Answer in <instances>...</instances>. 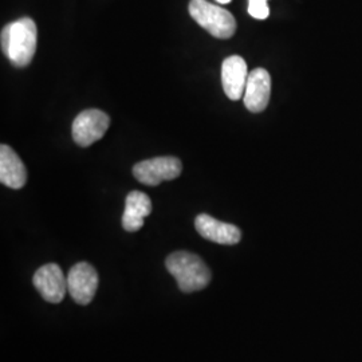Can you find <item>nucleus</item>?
Returning a JSON list of instances; mask_svg holds the SVG:
<instances>
[{"instance_id":"obj_1","label":"nucleus","mask_w":362,"mask_h":362,"mask_svg":"<svg viewBox=\"0 0 362 362\" xmlns=\"http://www.w3.org/2000/svg\"><path fill=\"white\" fill-rule=\"evenodd\" d=\"M1 50L16 67L31 64L38 43V30L31 18H22L1 30Z\"/></svg>"},{"instance_id":"obj_2","label":"nucleus","mask_w":362,"mask_h":362,"mask_svg":"<svg viewBox=\"0 0 362 362\" xmlns=\"http://www.w3.org/2000/svg\"><path fill=\"white\" fill-rule=\"evenodd\" d=\"M165 264L184 293L203 290L211 282V272L207 264L199 255L192 252H173L167 258Z\"/></svg>"},{"instance_id":"obj_3","label":"nucleus","mask_w":362,"mask_h":362,"mask_svg":"<svg viewBox=\"0 0 362 362\" xmlns=\"http://www.w3.org/2000/svg\"><path fill=\"white\" fill-rule=\"evenodd\" d=\"M189 13L199 26L215 38H231L236 31V21L233 13L207 0H191Z\"/></svg>"},{"instance_id":"obj_4","label":"nucleus","mask_w":362,"mask_h":362,"mask_svg":"<svg viewBox=\"0 0 362 362\" xmlns=\"http://www.w3.org/2000/svg\"><path fill=\"white\" fill-rule=\"evenodd\" d=\"M182 164L177 157H155L144 160L133 167V175L145 185L155 187L163 181L175 180L180 176Z\"/></svg>"},{"instance_id":"obj_5","label":"nucleus","mask_w":362,"mask_h":362,"mask_svg":"<svg viewBox=\"0 0 362 362\" xmlns=\"http://www.w3.org/2000/svg\"><path fill=\"white\" fill-rule=\"evenodd\" d=\"M110 125L109 116L98 109H88L78 115L73 122V140L79 146H90L101 140Z\"/></svg>"},{"instance_id":"obj_6","label":"nucleus","mask_w":362,"mask_h":362,"mask_svg":"<svg viewBox=\"0 0 362 362\" xmlns=\"http://www.w3.org/2000/svg\"><path fill=\"white\" fill-rule=\"evenodd\" d=\"M98 288V274L95 269L81 262L70 269L67 274V291L79 305H88Z\"/></svg>"},{"instance_id":"obj_7","label":"nucleus","mask_w":362,"mask_h":362,"mask_svg":"<svg viewBox=\"0 0 362 362\" xmlns=\"http://www.w3.org/2000/svg\"><path fill=\"white\" fill-rule=\"evenodd\" d=\"M33 282L45 300L50 303L64 300L67 291V276L58 264L49 263L42 266L35 272Z\"/></svg>"},{"instance_id":"obj_8","label":"nucleus","mask_w":362,"mask_h":362,"mask_svg":"<svg viewBox=\"0 0 362 362\" xmlns=\"http://www.w3.org/2000/svg\"><path fill=\"white\" fill-rule=\"evenodd\" d=\"M272 77L267 70L255 69L248 74L243 103L252 113L263 112L270 103Z\"/></svg>"},{"instance_id":"obj_9","label":"nucleus","mask_w":362,"mask_h":362,"mask_svg":"<svg viewBox=\"0 0 362 362\" xmlns=\"http://www.w3.org/2000/svg\"><path fill=\"white\" fill-rule=\"evenodd\" d=\"M248 74L246 61L242 57L233 55L224 59L221 65V85L230 100L238 101L245 95Z\"/></svg>"},{"instance_id":"obj_10","label":"nucleus","mask_w":362,"mask_h":362,"mask_svg":"<svg viewBox=\"0 0 362 362\" xmlns=\"http://www.w3.org/2000/svg\"><path fill=\"white\" fill-rule=\"evenodd\" d=\"M194 227L204 239L218 245L231 246L239 243L242 239V231L236 226L220 221L207 214H202L196 218Z\"/></svg>"},{"instance_id":"obj_11","label":"nucleus","mask_w":362,"mask_h":362,"mask_svg":"<svg viewBox=\"0 0 362 362\" xmlns=\"http://www.w3.org/2000/svg\"><path fill=\"white\" fill-rule=\"evenodd\" d=\"M0 181L8 188L21 189L27 182V169L11 146H0Z\"/></svg>"},{"instance_id":"obj_12","label":"nucleus","mask_w":362,"mask_h":362,"mask_svg":"<svg viewBox=\"0 0 362 362\" xmlns=\"http://www.w3.org/2000/svg\"><path fill=\"white\" fill-rule=\"evenodd\" d=\"M152 212V202L148 194L133 191L127 196L125 211L122 215V227L128 233H136L144 226V220Z\"/></svg>"},{"instance_id":"obj_13","label":"nucleus","mask_w":362,"mask_h":362,"mask_svg":"<svg viewBox=\"0 0 362 362\" xmlns=\"http://www.w3.org/2000/svg\"><path fill=\"white\" fill-rule=\"evenodd\" d=\"M248 13L259 21L267 19L270 15L269 0H248Z\"/></svg>"},{"instance_id":"obj_14","label":"nucleus","mask_w":362,"mask_h":362,"mask_svg":"<svg viewBox=\"0 0 362 362\" xmlns=\"http://www.w3.org/2000/svg\"><path fill=\"white\" fill-rule=\"evenodd\" d=\"M218 3H220V4H227V3H230L231 0H216Z\"/></svg>"}]
</instances>
